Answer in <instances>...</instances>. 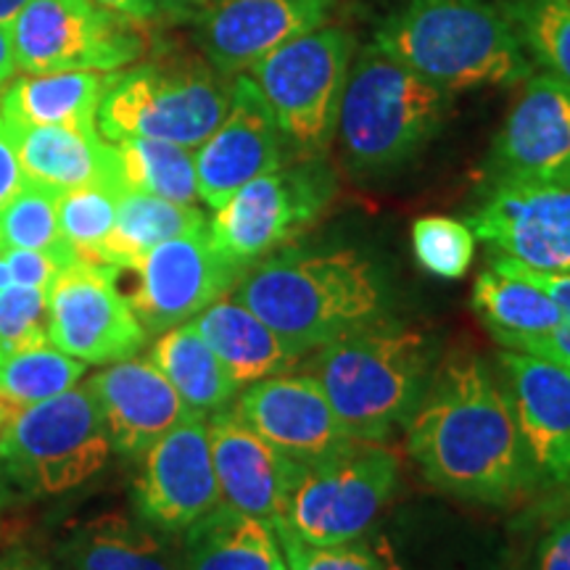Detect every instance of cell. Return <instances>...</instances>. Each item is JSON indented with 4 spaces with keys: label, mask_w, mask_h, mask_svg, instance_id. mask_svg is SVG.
I'll use <instances>...</instances> for the list:
<instances>
[{
    "label": "cell",
    "mask_w": 570,
    "mask_h": 570,
    "mask_svg": "<svg viewBox=\"0 0 570 570\" xmlns=\"http://www.w3.org/2000/svg\"><path fill=\"white\" fill-rule=\"evenodd\" d=\"M407 449L433 487L470 502H510L529 475L510 399L473 354L433 373L407 420Z\"/></svg>",
    "instance_id": "cell-1"
},
{
    "label": "cell",
    "mask_w": 570,
    "mask_h": 570,
    "mask_svg": "<svg viewBox=\"0 0 570 570\" xmlns=\"http://www.w3.org/2000/svg\"><path fill=\"white\" fill-rule=\"evenodd\" d=\"M233 291L298 360L375 323L383 312L381 275L352 248L267 256Z\"/></svg>",
    "instance_id": "cell-2"
},
{
    "label": "cell",
    "mask_w": 570,
    "mask_h": 570,
    "mask_svg": "<svg viewBox=\"0 0 570 570\" xmlns=\"http://www.w3.org/2000/svg\"><path fill=\"white\" fill-rule=\"evenodd\" d=\"M373 42L452 96L533 75L510 21L487 0H407L377 27Z\"/></svg>",
    "instance_id": "cell-3"
},
{
    "label": "cell",
    "mask_w": 570,
    "mask_h": 570,
    "mask_svg": "<svg viewBox=\"0 0 570 570\" xmlns=\"http://www.w3.org/2000/svg\"><path fill=\"white\" fill-rule=\"evenodd\" d=\"M315 377L354 439L383 441L407 425L433 377L420 331L375 320L317 348Z\"/></svg>",
    "instance_id": "cell-4"
},
{
    "label": "cell",
    "mask_w": 570,
    "mask_h": 570,
    "mask_svg": "<svg viewBox=\"0 0 570 570\" xmlns=\"http://www.w3.org/2000/svg\"><path fill=\"white\" fill-rule=\"evenodd\" d=\"M452 92L365 46L348 67L336 135L346 167L356 175H386L436 138Z\"/></svg>",
    "instance_id": "cell-5"
},
{
    "label": "cell",
    "mask_w": 570,
    "mask_h": 570,
    "mask_svg": "<svg viewBox=\"0 0 570 570\" xmlns=\"http://www.w3.org/2000/svg\"><path fill=\"white\" fill-rule=\"evenodd\" d=\"M230 77L190 56H169L111 71L98 106L104 140L151 138L198 148L230 106Z\"/></svg>",
    "instance_id": "cell-6"
},
{
    "label": "cell",
    "mask_w": 570,
    "mask_h": 570,
    "mask_svg": "<svg viewBox=\"0 0 570 570\" xmlns=\"http://www.w3.org/2000/svg\"><path fill=\"white\" fill-rule=\"evenodd\" d=\"M114 452L90 389L17 407L0 431V470L27 497H59L106 468Z\"/></svg>",
    "instance_id": "cell-7"
},
{
    "label": "cell",
    "mask_w": 570,
    "mask_h": 570,
    "mask_svg": "<svg viewBox=\"0 0 570 570\" xmlns=\"http://www.w3.org/2000/svg\"><path fill=\"white\" fill-rule=\"evenodd\" d=\"M354 35L341 27H317L262 56L246 75L259 88L275 125L298 159H320L338 127Z\"/></svg>",
    "instance_id": "cell-8"
},
{
    "label": "cell",
    "mask_w": 570,
    "mask_h": 570,
    "mask_svg": "<svg viewBox=\"0 0 570 570\" xmlns=\"http://www.w3.org/2000/svg\"><path fill=\"white\" fill-rule=\"evenodd\" d=\"M402 460L381 441H352L344 452L304 468L275 525L306 544L336 547L362 539L394 499Z\"/></svg>",
    "instance_id": "cell-9"
},
{
    "label": "cell",
    "mask_w": 570,
    "mask_h": 570,
    "mask_svg": "<svg viewBox=\"0 0 570 570\" xmlns=\"http://www.w3.org/2000/svg\"><path fill=\"white\" fill-rule=\"evenodd\" d=\"M333 190V175L320 159H302L254 177L214 209L212 244L246 273L281 246L302 238L323 217Z\"/></svg>",
    "instance_id": "cell-10"
},
{
    "label": "cell",
    "mask_w": 570,
    "mask_h": 570,
    "mask_svg": "<svg viewBox=\"0 0 570 570\" xmlns=\"http://www.w3.org/2000/svg\"><path fill=\"white\" fill-rule=\"evenodd\" d=\"M140 24L98 0H32L9 32L17 69L24 75L119 71L146 53Z\"/></svg>",
    "instance_id": "cell-11"
},
{
    "label": "cell",
    "mask_w": 570,
    "mask_h": 570,
    "mask_svg": "<svg viewBox=\"0 0 570 570\" xmlns=\"http://www.w3.org/2000/svg\"><path fill=\"white\" fill-rule=\"evenodd\" d=\"M122 269L77 259L63 267L48 294V341L85 365L130 360L148 333L119 283Z\"/></svg>",
    "instance_id": "cell-12"
},
{
    "label": "cell",
    "mask_w": 570,
    "mask_h": 570,
    "mask_svg": "<svg viewBox=\"0 0 570 570\" xmlns=\"http://www.w3.org/2000/svg\"><path fill=\"white\" fill-rule=\"evenodd\" d=\"M135 288L127 294L146 333L190 323L198 312L230 294L244 269L212 244L209 225L154 246L135 265Z\"/></svg>",
    "instance_id": "cell-13"
},
{
    "label": "cell",
    "mask_w": 570,
    "mask_h": 570,
    "mask_svg": "<svg viewBox=\"0 0 570 570\" xmlns=\"http://www.w3.org/2000/svg\"><path fill=\"white\" fill-rule=\"evenodd\" d=\"M468 227L499 256L539 273H570V185L494 183Z\"/></svg>",
    "instance_id": "cell-14"
},
{
    "label": "cell",
    "mask_w": 570,
    "mask_h": 570,
    "mask_svg": "<svg viewBox=\"0 0 570 570\" xmlns=\"http://www.w3.org/2000/svg\"><path fill=\"white\" fill-rule=\"evenodd\" d=\"M140 460L135 504L140 520L154 529L180 533L223 502L204 415L190 412Z\"/></svg>",
    "instance_id": "cell-15"
},
{
    "label": "cell",
    "mask_w": 570,
    "mask_h": 570,
    "mask_svg": "<svg viewBox=\"0 0 570 570\" xmlns=\"http://www.w3.org/2000/svg\"><path fill=\"white\" fill-rule=\"evenodd\" d=\"M491 146L494 183L570 185V85L529 75Z\"/></svg>",
    "instance_id": "cell-16"
},
{
    "label": "cell",
    "mask_w": 570,
    "mask_h": 570,
    "mask_svg": "<svg viewBox=\"0 0 570 570\" xmlns=\"http://www.w3.org/2000/svg\"><path fill=\"white\" fill-rule=\"evenodd\" d=\"M291 156L256 82L248 75L233 77L225 119L194 154L198 198L217 209L254 177L285 167Z\"/></svg>",
    "instance_id": "cell-17"
},
{
    "label": "cell",
    "mask_w": 570,
    "mask_h": 570,
    "mask_svg": "<svg viewBox=\"0 0 570 570\" xmlns=\"http://www.w3.org/2000/svg\"><path fill=\"white\" fill-rule=\"evenodd\" d=\"M333 9L336 0H209L190 21L204 61L233 80L283 42L323 27Z\"/></svg>",
    "instance_id": "cell-18"
},
{
    "label": "cell",
    "mask_w": 570,
    "mask_h": 570,
    "mask_svg": "<svg viewBox=\"0 0 570 570\" xmlns=\"http://www.w3.org/2000/svg\"><path fill=\"white\" fill-rule=\"evenodd\" d=\"M240 420L302 468L317 465L356 441L315 375H273L240 396Z\"/></svg>",
    "instance_id": "cell-19"
},
{
    "label": "cell",
    "mask_w": 570,
    "mask_h": 570,
    "mask_svg": "<svg viewBox=\"0 0 570 570\" xmlns=\"http://www.w3.org/2000/svg\"><path fill=\"white\" fill-rule=\"evenodd\" d=\"M206 428L223 504L275 525L304 468L267 444L235 410L214 412Z\"/></svg>",
    "instance_id": "cell-20"
},
{
    "label": "cell",
    "mask_w": 570,
    "mask_h": 570,
    "mask_svg": "<svg viewBox=\"0 0 570 570\" xmlns=\"http://www.w3.org/2000/svg\"><path fill=\"white\" fill-rule=\"evenodd\" d=\"M508 394L529 470L570 481V367L523 352H502Z\"/></svg>",
    "instance_id": "cell-21"
},
{
    "label": "cell",
    "mask_w": 570,
    "mask_h": 570,
    "mask_svg": "<svg viewBox=\"0 0 570 570\" xmlns=\"http://www.w3.org/2000/svg\"><path fill=\"white\" fill-rule=\"evenodd\" d=\"M85 386L101 410L114 452L140 460L169 428L190 415L173 383L151 360H122L90 377Z\"/></svg>",
    "instance_id": "cell-22"
},
{
    "label": "cell",
    "mask_w": 570,
    "mask_h": 570,
    "mask_svg": "<svg viewBox=\"0 0 570 570\" xmlns=\"http://www.w3.org/2000/svg\"><path fill=\"white\" fill-rule=\"evenodd\" d=\"M473 309L497 344L523 354L560 323V309L550 294L499 254L489 256V267L475 277Z\"/></svg>",
    "instance_id": "cell-23"
},
{
    "label": "cell",
    "mask_w": 570,
    "mask_h": 570,
    "mask_svg": "<svg viewBox=\"0 0 570 570\" xmlns=\"http://www.w3.org/2000/svg\"><path fill=\"white\" fill-rule=\"evenodd\" d=\"M188 325L212 346L238 389L288 373L298 362L273 327L235 296L217 298Z\"/></svg>",
    "instance_id": "cell-24"
},
{
    "label": "cell",
    "mask_w": 570,
    "mask_h": 570,
    "mask_svg": "<svg viewBox=\"0 0 570 570\" xmlns=\"http://www.w3.org/2000/svg\"><path fill=\"white\" fill-rule=\"evenodd\" d=\"M24 177L56 190L88 183H119L114 142L101 132H82L59 125H11ZM122 185V183H119Z\"/></svg>",
    "instance_id": "cell-25"
},
{
    "label": "cell",
    "mask_w": 570,
    "mask_h": 570,
    "mask_svg": "<svg viewBox=\"0 0 570 570\" xmlns=\"http://www.w3.org/2000/svg\"><path fill=\"white\" fill-rule=\"evenodd\" d=\"M161 533L146 520L104 512L69 533L61 560L69 570H183L180 550Z\"/></svg>",
    "instance_id": "cell-26"
},
{
    "label": "cell",
    "mask_w": 570,
    "mask_h": 570,
    "mask_svg": "<svg viewBox=\"0 0 570 570\" xmlns=\"http://www.w3.org/2000/svg\"><path fill=\"white\" fill-rule=\"evenodd\" d=\"M183 570H285L275 529L219 502L183 531Z\"/></svg>",
    "instance_id": "cell-27"
},
{
    "label": "cell",
    "mask_w": 570,
    "mask_h": 570,
    "mask_svg": "<svg viewBox=\"0 0 570 570\" xmlns=\"http://www.w3.org/2000/svg\"><path fill=\"white\" fill-rule=\"evenodd\" d=\"M111 71H53L13 80L0 98L11 125H59L98 132V106Z\"/></svg>",
    "instance_id": "cell-28"
},
{
    "label": "cell",
    "mask_w": 570,
    "mask_h": 570,
    "mask_svg": "<svg viewBox=\"0 0 570 570\" xmlns=\"http://www.w3.org/2000/svg\"><path fill=\"white\" fill-rule=\"evenodd\" d=\"M204 225L209 223L194 204H177L151 194L125 190L119 198L117 223H114L109 238L90 256V262L132 269L154 246L175 238V235L198 230Z\"/></svg>",
    "instance_id": "cell-29"
},
{
    "label": "cell",
    "mask_w": 570,
    "mask_h": 570,
    "mask_svg": "<svg viewBox=\"0 0 570 570\" xmlns=\"http://www.w3.org/2000/svg\"><path fill=\"white\" fill-rule=\"evenodd\" d=\"M148 360L173 383L185 407L196 415L209 417L230 407L235 381L227 373L212 346L188 323L169 327L156 341Z\"/></svg>",
    "instance_id": "cell-30"
},
{
    "label": "cell",
    "mask_w": 570,
    "mask_h": 570,
    "mask_svg": "<svg viewBox=\"0 0 570 570\" xmlns=\"http://www.w3.org/2000/svg\"><path fill=\"white\" fill-rule=\"evenodd\" d=\"M114 154H117V175L125 190L196 206L198 183L194 148L167 140L125 138L114 142Z\"/></svg>",
    "instance_id": "cell-31"
},
{
    "label": "cell",
    "mask_w": 570,
    "mask_h": 570,
    "mask_svg": "<svg viewBox=\"0 0 570 570\" xmlns=\"http://www.w3.org/2000/svg\"><path fill=\"white\" fill-rule=\"evenodd\" d=\"M85 362L63 354L51 341L24 348H0V399L11 407H30L75 389Z\"/></svg>",
    "instance_id": "cell-32"
},
{
    "label": "cell",
    "mask_w": 570,
    "mask_h": 570,
    "mask_svg": "<svg viewBox=\"0 0 570 570\" xmlns=\"http://www.w3.org/2000/svg\"><path fill=\"white\" fill-rule=\"evenodd\" d=\"M499 11L529 59L570 85V0H499Z\"/></svg>",
    "instance_id": "cell-33"
},
{
    "label": "cell",
    "mask_w": 570,
    "mask_h": 570,
    "mask_svg": "<svg viewBox=\"0 0 570 570\" xmlns=\"http://www.w3.org/2000/svg\"><path fill=\"white\" fill-rule=\"evenodd\" d=\"M59 196L51 185L24 180L17 196L0 209V246L32 248L80 259L59 233Z\"/></svg>",
    "instance_id": "cell-34"
},
{
    "label": "cell",
    "mask_w": 570,
    "mask_h": 570,
    "mask_svg": "<svg viewBox=\"0 0 570 570\" xmlns=\"http://www.w3.org/2000/svg\"><path fill=\"white\" fill-rule=\"evenodd\" d=\"M122 194V185L111 180L61 190L59 233L80 254V259L90 262L96 248L109 238L111 227L117 223V209Z\"/></svg>",
    "instance_id": "cell-35"
},
{
    "label": "cell",
    "mask_w": 570,
    "mask_h": 570,
    "mask_svg": "<svg viewBox=\"0 0 570 570\" xmlns=\"http://www.w3.org/2000/svg\"><path fill=\"white\" fill-rule=\"evenodd\" d=\"M412 252L428 275L439 281H460L473 265L475 235L460 219L431 214L412 225Z\"/></svg>",
    "instance_id": "cell-36"
},
{
    "label": "cell",
    "mask_w": 570,
    "mask_h": 570,
    "mask_svg": "<svg viewBox=\"0 0 570 570\" xmlns=\"http://www.w3.org/2000/svg\"><path fill=\"white\" fill-rule=\"evenodd\" d=\"M51 291L9 283L0 288V348H24L48 341Z\"/></svg>",
    "instance_id": "cell-37"
},
{
    "label": "cell",
    "mask_w": 570,
    "mask_h": 570,
    "mask_svg": "<svg viewBox=\"0 0 570 570\" xmlns=\"http://www.w3.org/2000/svg\"><path fill=\"white\" fill-rule=\"evenodd\" d=\"M273 529L288 570H383L377 552L362 544L360 539L336 547H315L281 525H273Z\"/></svg>",
    "instance_id": "cell-38"
},
{
    "label": "cell",
    "mask_w": 570,
    "mask_h": 570,
    "mask_svg": "<svg viewBox=\"0 0 570 570\" xmlns=\"http://www.w3.org/2000/svg\"><path fill=\"white\" fill-rule=\"evenodd\" d=\"M512 265H515L525 277H531L533 283L541 285L560 309L558 327H554L544 341H539L529 354L541 356V360L558 362L562 367H570V273H539V269L520 265L515 259H512Z\"/></svg>",
    "instance_id": "cell-39"
},
{
    "label": "cell",
    "mask_w": 570,
    "mask_h": 570,
    "mask_svg": "<svg viewBox=\"0 0 570 570\" xmlns=\"http://www.w3.org/2000/svg\"><path fill=\"white\" fill-rule=\"evenodd\" d=\"M0 256H3L6 267H9L13 283L42 291H51V285L56 283L61 269L69 267L71 262H77L61 254L32 252V248H0Z\"/></svg>",
    "instance_id": "cell-40"
},
{
    "label": "cell",
    "mask_w": 570,
    "mask_h": 570,
    "mask_svg": "<svg viewBox=\"0 0 570 570\" xmlns=\"http://www.w3.org/2000/svg\"><path fill=\"white\" fill-rule=\"evenodd\" d=\"M24 169H21L17 142H13L11 127L0 111V209L17 196V190L24 185Z\"/></svg>",
    "instance_id": "cell-41"
},
{
    "label": "cell",
    "mask_w": 570,
    "mask_h": 570,
    "mask_svg": "<svg viewBox=\"0 0 570 570\" xmlns=\"http://www.w3.org/2000/svg\"><path fill=\"white\" fill-rule=\"evenodd\" d=\"M533 570H570V518L552 525L539 541Z\"/></svg>",
    "instance_id": "cell-42"
},
{
    "label": "cell",
    "mask_w": 570,
    "mask_h": 570,
    "mask_svg": "<svg viewBox=\"0 0 570 570\" xmlns=\"http://www.w3.org/2000/svg\"><path fill=\"white\" fill-rule=\"evenodd\" d=\"M151 3L156 9V19L169 21V24H180V21L194 19L209 0H151Z\"/></svg>",
    "instance_id": "cell-43"
},
{
    "label": "cell",
    "mask_w": 570,
    "mask_h": 570,
    "mask_svg": "<svg viewBox=\"0 0 570 570\" xmlns=\"http://www.w3.org/2000/svg\"><path fill=\"white\" fill-rule=\"evenodd\" d=\"M98 3L106 6V9L111 11H119L125 13V17H130L135 21H154L156 19V9L151 0H98Z\"/></svg>",
    "instance_id": "cell-44"
},
{
    "label": "cell",
    "mask_w": 570,
    "mask_h": 570,
    "mask_svg": "<svg viewBox=\"0 0 570 570\" xmlns=\"http://www.w3.org/2000/svg\"><path fill=\"white\" fill-rule=\"evenodd\" d=\"M0 570H51V566L30 550H11L0 554Z\"/></svg>",
    "instance_id": "cell-45"
},
{
    "label": "cell",
    "mask_w": 570,
    "mask_h": 570,
    "mask_svg": "<svg viewBox=\"0 0 570 570\" xmlns=\"http://www.w3.org/2000/svg\"><path fill=\"white\" fill-rule=\"evenodd\" d=\"M17 59H13V46H11V32L9 27L0 24V88L9 85L17 75Z\"/></svg>",
    "instance_id": "cell-46"
},
{
    "label": "cell",
    "mask_w": 570,
    "mask_h": 570,
    "mask_svg": "<svg viewBox=\"0 0 570 570\" xmlns=\"http://www.w3.org/2000/svg\"><path fill=\"white\" fill-rule=\"evenodd\" d=\"M21 502H24V497H19V489L13 487V483L9 481V475L0 470V531H3L6 520H9L11 512L17 510Z\"/></svg>",
    "instance_id": "cell-47"
},
{
    "label": "cell",
    "mask_w": 570,
    "mask_h": 570,
    "mask_svg": "<svg viewBox=\"0 0 570 570\" xmlns=\"http://www.w3.org/2000/svg\"><path fill=\"white\" fill-rule=\"evenodd\" d=\"M32 0H0V24L9 27L19 17L21 9H27Z\"/></svg>",
    "instance_id": "cell-48"
},
{
    "label": "cell",
    "mask_w": 570,
    "mask_h": 570,
    "mask_svg": "<svg viewBox=\"0 0 570 570\" xmlns=\"http://www.w3.org/2000/svg\"><path fill=\"white\" fill-rule=\"evenodd\" d=\"M377 558H381V562H383V570H404L402 566H399L396 562V558H394V550H391V544L389 541H377Z\"/></svg>",
    "instance_id": "cell-49"
},
{
    "label": "cell",
    "mask_w": 570,
    "mask_h": 570,
    "mask_svg": "<svg viewBox=\"0 0 570 570\" xmlns=\"http://www.w3.org/2000/svg\"><path fill=\"white\" fill-rule=\"evenodd\" d=\"M13 410H17V407H11V404H6L3 399H0V431H3V425L9 423V417H11Z\"/></svg>",
    "instance_id": "cell-50"
},
{
    "label": "cell",
    "mask_w": 570,
    "mask_h": 570,
    "mask_svg": "<svg viewBox=\"0 0 570 570\" xmlns=\"http://www.w3.org/2000/svg\"><path fill=\"white\" fill-rule=\"evenodd\" d=\"M285 570H288V568H285Z\"/></svg>",
    "instance_id": "cell-51"
},
{
    "label": "cell",
    "mask_w": 570,
    "mask_h": 570,
    "mask_svg": "<svg viewBox=\"0 0 570 570\" xmlns=\"http://www.w3.org/2000/svg\"><path fill=\"white\" fill-rule=\"evenodd\" d=\"M0 248H3V246H0Z\"/></svg>",
    "instance_id": "cell-52"
}]
</instances>
